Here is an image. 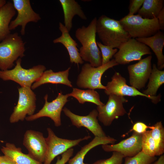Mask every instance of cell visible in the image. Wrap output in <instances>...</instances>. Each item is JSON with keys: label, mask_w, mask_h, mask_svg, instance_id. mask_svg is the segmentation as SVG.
<instances>
[{"label": "cell", "mask_w": 164, "mask_h": 164, "mask_svg": "<svg viewBox=\"0 0 164 164\" xmlns=\"http://www.w3.org/2000/svg\"><path fill=\"white\" fill-rule=\"evenodd\" d=\"M6 2L5 0H0V8L5 5Z\"/></svg>", "instance_id": "obj_39"}, {"label": "cell", "mask_w": 164, "mask_h": 164, "mask_svg": "<svg viewBox=\"0 0 164 164\" xmlns=\"http://www.w3.org/2000/svg\"><path fill=\"white\" fill-rule=\"evenodd\" d=\"M124 158L121 153L114 152L109 158L97 160L92 164H122Z\"/></svg>", "instance_id": "obj_32"}, {"label": "cell", "mask_w": 164, "mask_h": 164, "mask_svg": "<svg viewBox=\"0 0 164 164\" xmlns=\"http://www.w3.org/2000/svg\"><path fill=\"white\" fill-rule=\"evenodd\" d=\"M1 151L4 155L16 164H43L35 160L28 154L23 153L21 148L17 147L13 143H6L5 146L2 147Z\"/></svg>", "instance_id": "obj_22"}, {"label": "cell", "mask_w": 164, "mask_h": 164, "mask_svg": "<svg viewBox=\"0 0 164 164\" xmlns=\"http://www.w3.org/2000/svg\"><path fill=\"white\" fill-rule=\"evenodd\" d=\"M142 151L147 155L151 157L156 156V145L150 135V130L142 134Z\"/></svg>", "instance_id": "obj_29"}, {"label": "cell", "mask_w": 164, "mask_h": 164, "mask_svg": "<svg viewBox=\"0 0 164 164\" xmlns=\"http://www.w3.org/2000/svg\"><path fill=\"white\" fill-rule=\"evenodd\" d=\"M23 144L30 156L38 162L44 163L47 146L46 138L42 132L32 130H27L24 135Z\"/></svg>", "instance_id": "obj_14"}, {"label": "cell", "mask_w": 164, "mask_h": 164, "mask_svg": "<svg viewBox=\"0 0 164 164\" xmlns=\"http://www.w3.org/2000/svg\"><path fill=\"white\" fill-rule=\"evenodd\" d=\"M144 0H132L130 1L129 12L128 15H132L138 12L142 6Z\"/></svg>", "instance_id": "obj_33"}, {"label": "cell", "mask_w": 164, "mask_h": 164, "mask_svg": "<svg viewBox=\"0 0 164 164\" xmlns=\"http://www.w3.org/2000/svg\"><path fill=\"white\" fill-rule=\"evenodd\" d=\"M135 39L152 49L157 58V68L159 70H162L164 67V56L162 52L164 46V33L160 30L151 36Z\"/></svg>", "instance_id": "obj_20"}, {"label": "cell", "mask_w": 164, "mask_h": 164, "mask_svg": "<svg viewBox=\"0 0 164 164\" xmlns=\"http://www.w3.org/2000/svg\"><path fill=\"white\" fill-rule=\"evenodd\" d=\"M157 18L158 19L160 29L163 30L164 28V7L159 13Z\"/></svg>", "instance_id": "obj_36"}, {"label": "cell", "mask_w": 164, "mask_h": 164, "mask_svg": "<svg viewBox=\"0 0 164 164\" xmlns=\"http://www.w3.org/2000/svg\"><path fill=\"white\" fill-rule=\"evenodd\" d=\"M105 87L104 92L108 95L113 94L123 97L140 96L150 99L154 104H157L161 101L160 94L155 96L144 94L135 88L128 85L125 79L118 72L115 73L111 80L108 83Z\"/></svg>", "instance_id": "obj_12"}, {"label": "cell", "mask_w": 164, "mask_h": 164, "mask_svg": "<svg viewBox=\"0 0 164 164\" xmlns=\"http://www.w3.org/2000/svg\"><path fill=\"white\" fill-rule=\"evenodd\" d=\"M21 62V58H19L16 61V65L13 69L0 70V78L4 81H13L21 87H31L46 70V67L43 65L39 64L26 69L22 67Z\"/></svg>", "instance_id": "obj_5"}, {"label": "cell", "mask_w": 164, "mask_h": 164, "mask_svg": "<svg viewBox=\"0 0 164 164\" xmlns=\"http://www.w3.org/2000/svg\"><path fill=\"white\" fill-rule=\"evenodd\" d=\"M74 150L70 148L62 154L61 158H57V160L55 164H65L72 156Z\"/></svg>", "instance_id": "obj_35"}, {"label": "cell", "mask_w": 164, "mask_h": 164, "mask_svg": "<svg viewBox=\"0 0 164 164\" xmlns=\"http://www.w3.org/2000/svg\"><path fill=\"white\" fill-rule=\"evenodd\" d=\"M156 159L155 157L149 156L141 151L133 156L125 157L124 164H151Z\"/></svg>", "instance_id": "obj_30"}, {"label": "cell", "mask_w": 164, "mask_h": 164, "mask_svg": "<svg viewBox=\"0 0 164 164\" xmlns=\"http://www.w3.org/2000/svg\"><path fill=\"white\" fill-rule=\"evenodd\" d=\"M48 136L46 138L47 144V151L43 164H51L57 156L62 154L68 149L78 145L81 142L87 140L90 135L75 140L62 138L57 137L52 129L47 128Z\"/></svg>", "instance_id": "obj_8"}, {"label": "cell", "mask_w": 164, "mask_h": 164, "mask_svg": "<svg viewBox=\"0 0 164 164\" xmlns=\"http://www.w3.org/2000/svg\"><path fill=\"white\" fill-rule=\"evenodd\" d=\"M70 67L66 70L57 72L50 69L45 70L40 77L32 85L31 88L34 90L42 85L47 83L61 84L72 87L71 82L68 79Z\"/></svg>", "instance_id": "obj_19"}, {"label": "cell", "mask_w": 164, "mask_h": 164, "mask_svg": "<svg viewBox=\"0 0 164 164\" xmlns=\"http://www.w3.org/2000/svg\"><path fill=\"white\" fill-rule=\"evenodd\" d=\"M1 156L0 155V158H1Z\"/></svg>", "instance_id": "obj_40"}, {"label": "cell", "mask_w": 164, "mask_h": 164, "mask_svg": "<svg viewBox=\"0 0 164 164\" xmlns=\"http://www.w3.org/2000/svg\"><path fill=\"white\" fill-rule=\"evenodd\" d=\"M118 49L114 56L118 64L125 65L133 61H139L142 56L152 53L148 46L133 38L123 43Z\"/></svg>", "instance_id": "obj_9"}, {"label": "cell", "mask_w": 164, "mask_h": 164, "mask_svg": "<svg viewBox=\"0 0 164 164\" xmlns=\"http://www.w3.org/2000/svg\"><path fill=\"white\" fill-rule=\"evenodd\" d=\"M59 29L61 32V35L54 39L53 43H61L65 46L68 53L70 63H74L77 65L83 64L84 61L80 56L77 48V43L72 38L64 25L61 22L59 23Z\"/></svg>", "instance_id": "obj_18"}, {"label": "cell", "mask_w": 164, "mask_h": 164, "mask_svg": "<svg viewBox=\"0 0 164 164\" xmlns=\"http://www.w3.org/2000/svg\"><path fill=\"white\" fill-rule=\"evenodd\" d=\"M118 65L114 59L97 67H93L89 63H85L78 76L77 85L81 88L105 90V86L101 81L102 75L109 69Z\"/></svg>", "instance_id": "obj_6"}, {"label": "cell", "mask_w": 164, "mask_h": 164, "mask_svg": "<svg viewBox=\"0 0 164 164\" xmlns=\"http://www.w3.org/2000/svg\"><path fill=\"white\" fill-rule=\"evenodd\" d=\"M163 0H144L138 15L143 18H156L163 6Z\"/></svg>", "instance_id": "obj_27"}, {"label": "cell", "mask_w": 164, "mask_h": 164, "mask_svg": "<svg viewBox=\"0 0 164 164\" xmlns=\"http://www.w3.org/2000/svg\"><path fill=\"white\" fill-rule=\"evenodd\" d=\"M152 164H164V155H161L158 159Z\"/></svg>", "instance_id": "obj_38"}, {"label": "cell", "mask_w": 164, "mask_h": 164, "mask_svg": "<svg viewBox=\"0 0 164 164\" xmlns=\"http://www.w3.org/2000/svg\"><path fill=\"white\" fill-rule=\"evenodd\" d=\"M153 126L154 128L150 130V134L156 145V156L161 155L164 152V128L161 121Z\"/></svg>", "instance_id": "obj_28"}, {"label": "cell", "mask_w": 164, "mask_h": 164, "mask_svg": "<svg viewBox=\"0 0 164 164\" xmlns=\"http://www.w3.org/2000/svg\"></svg>", "instance_id": "obj_41"}, {"label": "cell", "mask_w": 164, "mask_h": 164, "mask_svg": "<svg viewBox=\"0 0 164 164\" xmlns=\"http://www.w3.org/2000/svg\"><path fill=\"white\" fill-rule=\"evenodd\" d=\"M96 32L103 44L113 48L118 49L123 43L131 38L119 21L104 15L97 19Z\"/></svg>", "instance_id": "obj_2"}, {"label": "cell", "mask_w": 164, "mask_h": 164, "mask_svg": "<svg viewBox=\"0 0 164 164\" xmlns=\"http://www.w3.org/2000/svg\"><path fill=\"white\" fill-rule=\"evenodd\" d=\"M18 90V102L9 118V121L11 123L23 121L27 115L33 114L36 109V96L31 87H21Z\"/></svg>", "instance_id": "obj_7"}, {"label": "cell", "mask_w": 164, "mask_h": 164, "mask_svg": "<svg viewBox=\"0 0 164 164\" xmlns=\"http://www.w3.org/2000/svg\"><path fill=\"white\" fill-rule=\"evenodd\" d=\"M97 44L101 50L102 56V65L107 63L110 61V59L118 52L117 48L104 45L101 42H97Z\"/></svg>", "instance_id": "obj_31"}, {"label": "cell", "mask_w": 164, "mask_h": 164, "mask_svg": "<svg viewBox=\"0 0 164 164\" xmlns=\"http://www.w3.org/2000/svg\"><path fill=\"white\" fill-rule=\"evenodd\" d=\"M63 10L64 26L69 32L72 27V20L75 15L86 20L87 18L78 3L74 0H59Z\"/></svg>", "instance_id": "obj_21"}, {"label": "cell", "mask_w": 164, "mask_h": 164, "mask_svg": "<svg viewBox=\"0 0 164 164\" xmlns=\"http://www.w3.org/2000/svg\"><path fill=\"white\" fill-rule=\"evenodd\" d=\"M128 101L124 97L109 95L106 104L97 106L98 119L105 126L110 125L114 120L126 113L123 104Z\"/></svg>", "instance_id": "obj_11"}, {"label": "cell", "mask_w": 164, "mask_h": 164, "mask_svg": "<svg viewBox=\"0 0 164 164\" xmlns=\"http://www.w3.org/2000/svg\"><path fill=\"white\" fill-rule=\"evenodd\" d=\"M15 13L13 3L11 2H7L0 8V42L11 33L9 26Z\"/></svg>", "instance_id": "obj_24"}, {"label": "cell", "mask_w": 164, "mask_h": 164, "mask_svg": "<svg viewBox=\"0 0 164 164\" xmlns=\"http://www.w3.org/2000/svg\"><path fill=\"white\" fill-rule=\"evenodd\" d=\"M97 20V18H94L87 27L83 26L78 28L75 33L82 45L79 52L81 59L94 67L102 65L101 54L96 39Z\"/></svg>", "instance_id": "obj_1"}, {"label": "cell", "mask_w": 164, "mask_h": 164, "mask_svg": "<svg viewBox=\"0 0 164 164\" xmlns=\"http://www.w3.org/2000/svg\"><path fill=\"white\" fill-rule=\"evenodd\" d=\"M65 114L70 119L72 124L79 128L84 127L91 131L95 137H102L106 135L98 122V112L94 109L86 116H80L72 112L66 107L63 109Z\"/></svg>", "instance_id": "obj_16"}, {"label": "cell", "mask_w": 164, "mask_h": 164, "mask_svg": "<svg viewBox=\"0 0 164 164\" xmlns=\"http://www.w3.org/2000/svg\"><path fill=\"white\" fill-rule=\"evenodd\" d=\"M142 134L134 132L130 137L117 144H104L101 146L105 152H117L124 158L132 157L142 151Z\"/></svg>", "instance_id": "obj_17"}, {"label": "cell", "mask_w": 164, "mask_h": 164, "mask_svg": "<svg viewBox=\"0 0 164 164\" xmlns=\"http://www.w3.org/2000/svg\"><path fill=\"white\" fill-rule=\"evenodd\" d=\"M68 94L69 97L75 98L81 104L89 102L97 106H102L104 104L101 101L99 94L94 90H82L73 88L72 92Z\"/></svg>", "instance_id": "obj_26"}, {"label": "cell", "mask_w": 164, "mask_h": 164, "mask_svg": "<svg viewBox=\"0 0 164 164\" xmlns=\"http://www.w3.org/2000/svg\"><path fill=\"white\" fill-rule=\"evenodd\" d=\"M149 79L147 88L142 93L147 96H156L159 88L164 83V70H159L156 65L154 64Z\"/></svg>", "instance_id": "obj_25"}, {"label": "cell", "mask_w": 164, "mask_h": 164, "mask_svg": "<svg viewBox=\"0 0 164 164\" xmlns=\"http://www.w3.org/2000/svg\"><path fill=\"white\" fill-rule=\"evenodd\" d=\"M154 128L153 125L149 126L144 123L138 122L135 123L133 125L132 129L130 131H133L138 133L142 134L147 131V129L149 128L152 129Z\"/></svg>", "instance_id": "obj_34"}, {"label": "cell", "mask_w": 164, "mask_h": 164, "mask_svg": "<svg viewBox=\"0 0 164 164\" xmlns=\"http://www.w3.org/2000/svg\"><path fill=\"white\" fill-rule=\"evenodd\" d=\"M68 94H63L62 92L58 93L57 97L52 101H48V95L44 97L45 103L42 109L37 113L27 116L25 119L27 121H32L43 117H48L54 122L56 127L61 125V114L64 105L68 101Z\"/></svg>", "instance_id": "obj_10"}, {"label": "cell", "mask_w": 164, "mask_h": 164, "mask_svg": "<svg viewBox=\"0 0 164 164\" xmlns=\"http://www.w3.org/2000/svg\"><path fill=\"white\" fill-rule=\"evenodd\" d=\"M14 7L17 12V16L11 21L9 26L11 31L18 26H21L20 32L23 36L25 33L27 24L32 22H37L41 19L39 15L33 9L29 0H12Z\"/></svg>", "instance_id": "obj_13"}, {"label": "cell", "mask_w": 164, "mask_h": 164, "mask_svg": "<svg viewBox=\"0 0 164 164\" xmlns=\"http://www.w3.org/2000/svg\"><path fill=\"white\" fill-rule=\"evenodd\" d=\"M152 56L150 55L128 67L131 86L139 90L144 87L151 73Z\"/></svg>", "instance_id": "obj_15"}, {"label": "cell", "mask_w": 164, "mask_h": 164, "mask_svg": "<svg viewBox=\"0 0 164 164\" xmlns=\"http://www.w3.org/2000/svg\"><path fill=\"white\" fill-rule=\"evenodd\" d=\"M0 164H16L13 161L7 156L4 155L1 156Z\"/></svg>", "instance_id": "obj_37"}, {"label": "cell", "mask_w": 164, "mask_h": 164, "mask_svg": "<svg viewBox=\"0 0 164 164\" xmlns=\"http://www.w3.org/2000/svg\"><path fill=\"white\" fill-rule=\"evenodd\" d=\"M131 38L147 37L160 30L158 19L144 18L137 15H127L119 21Z\"/></svg>", "instance_id": "obj_4"}, {"label": "cell", "mask_w": 164, "mask_h": 164, "mask_svg": "<svg viewBox=\"0 0 164 164\" xmlns=\"http://www.w3.org/2000/svg\"><path fill=\"white\" fill-rule=\"evenodd\" d=\"M116 141V139L109 136L95 137L91 142L82 147L73 157L69 159L68 164H86L84 162L85 156L91 149L101 145L113 144Z\"/></svg>", "instance_id": "obj_23"}, {"label": "cell", "mask_w": 164, "mask_h": 164, "mask_svg": "<svg viewBox=\"0 0 164 164\" xmlns=\"http://www.w3.org/2000/svg\"><path fill=\"white\" fill-rule=\"evenodd\" d=\"M25 43L19 34L10 33L0 42V70H10L25 56Z\"/></svg>", "instance_id": "obj_3"}]
</instances>
